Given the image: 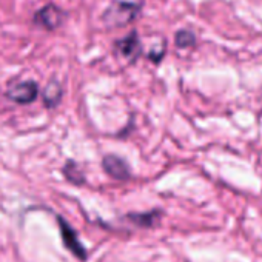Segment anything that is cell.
<instances>
[{
  "label": "cell",
  "instance_id": "1",
  "mask_svg": "<svg viewBox=\"0 0 262 262\" xmlns=\"http://www.w3.org/2000/svg\"><path fill=\"white\" fill-rule=\"evenodd\" d=\"M142 0H111L100 14V22L108 30H120L135 24L142 14Z\"/></svg>",
  "mask_w": 262,
  "mask_h": 262
},
{
  "label": "cell",
  "instance_id": "2",
  "mask_svg": "<svg viewBox=\"0 0 262 262\" xmlns=\"http://www.w3.org/2000/svg\"><path fill=\"white\" fill-rule=\"evenodd\" d=\"M68 17V13L54 5V4H47L45 7H42L40 10H37L33 16V24L40 27L42 30L47 31H56L60 27H63L65 20Z\"/></svg>",
  "mask_w": 262,
  "mask_h": 262
},
{
  "label": "cell",
  "instance_id": "3",
  "mask_svg": "<svg viewBox=\"0 0 262 262\" xmlns=\"http://www.w3.org/2000/svg\"><path fill=\"white\" fill-rule=\"evenodd\" d=\"M113 48L119 56H122L129 63H135L144 54V45H142L139 33L136 30H133L129 34H126L120 39H117L113 43Z\"/></svg>",
  "mask_w": 262,
  "mask_h": 262
},
{
  "label": "cell",
  "instance_id": "4",
  "mask_svg": "<svg viewBox=\"0 0 262 262\" xmlns=\"http://www.w3.org/2000/svg\"><path fill=\"white\" fill-rule=\"evenodd\" d=\"M39 96V85L36 80H22L14 85H11L7 91V97L20 105L33 103Z\"/></svg>",
  "mask_w": 262,
  "mask_h": 262
},
{
  "label": "cell",
  "instance_id": "5",
  "mask_svg": "<svg viewBox=\"0 0 262 262\" xmlns=\"http://www.w3.org/2000/svg\"><path fill=\"white\" fill-rule=\"evenodd\" d=\"M57 222H59V230H60L62 242H63V245L67 247V250H70L77 259L86 260L88 253H86L83 244L80 242V239H79L76 230H74L62 216H57Z\"/></svg>",
  "mask_w": 262,
  "mask_h": 262
},
{
  "label": "cell",
  "instance_id": "6",
  "mask_svg": "<svg viewBox=\"0 0 262 262\" xmlns=\"http://www.w3.org/2000/svg\"><path fill=\"white\" fill-rule=\"evenodd\" d=\"M102 168L110 178L116 181H126L131 176L129 165L126 164L125 159H122L117 155H106L102 159Z\"/></svg>",
  "mask_w": 262,
  "mask_h": 262
},
{
  "label": "cell",
  "instance_id": "7",
  "mask_svg": "<svg viewBox=\"0 0 262 262\" xmlns=\"http://www.w3.org/2000/svg\"><path fill=\"white\" fill-rule=\"evenodd\" d=\"M62 96H63V88L62 85L57 82V80H50L48 85L45 86L43 93H42V99H43V105L48 108V110H53L56 108L60 100H62Z\"/></svg>",
  "mask_w": 262,
  "mask_h": 262
},
{
  "label": "cell",
  "instance_id": "8",
  "mask_svg": "<svg viewBox=\"0 0 262 262\" xmlns=\"http://www.w3.org/2000/svg\"><path fill=\"white\" fill-rule=\"evenodd\" d=\"M162 214L164 213L161 210H153L148 213H129L125 216V219H128L131 224H135L138 227L150 228V227H155L161 221Z\"/></svg>",
  "mask_w": 262,
  "mask_h": 262
},
{
  "label": "cell",
  "instance_id": "9",
  "mask_svg": "<svg viewBox=\"0 0 262 262\" xmlns=\"http://www.w3.org/2000/svg\"><path fill=\"white\" fill-rule=\"evenodd\" d=\"M63 176L68 182H71L73 185H83L85 184V176L83 171L80 170V167L74 162V161H67V164L62 168Z\"/></svg>",
  "mask_w": 262,
  "mask_h": 262
},
{
  "label": "cell",
  "instance_id": "10",
  "mask_svg": "<svg viewBox=\"0 0 262 262\" xmlns=\"http://www.w3.org/2000/svg\"><path fill=\"white\" fill-rule=\"evenodd\" d=\"M198 43V37L191 30L187 28H181L174 33V45L179 50H187V48H193Z\"/></svg>",
  "mask_w": 262,
  "mask_h": 262
},
{
  "label": "cell",
  "instance_id": "11",
  "mask_svg": "<svg viewBox=\"0 0 262 262\" xmlns=\"http://www.w3.org/2000/svg\"><path fill=\"white\" fill-rule=\"evenodd\" d=\"M165 54H167V40L164 39L162 43H159L156 48H153V50L147 54V59L158 65V63H161V62L164 60Z\"/></svg>",
  "mask_w": 262,
  "mask_h": 262
}]
</instances>
